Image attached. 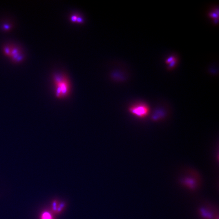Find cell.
I'll list each match as a JSON object with an SVG mask.
<instances>
[{
	"label": "cell",
	"instance_id": "6",
	"mask_svg": "<svg viewBox=\"0 0 219 219\" xmlns=\"http://www.w3.org/2000/svg\"><path fill=\"white\" fill-rule=\"evenodd\" d=\"M218 8L215 7L208 12V15L212 20H213V23L215 24H217L218 21Z\"/></svg>",
	"mask_w": 219,
	"mask_h": 219
},
{
	"label": "cell",
	"instance_id": "3",
	"mask_svg": "<svg viewBox=\"0 0 219 219\" xmlns=\"http://www.w3.org/2000/svg\"><path fill=\"white\" fill-rule=\"evenodd\" d=\"M129 111L135 117L144 118L147 117L149 113V109L146 104L138 103L130 106L129 108Z\"/></svg>",
	"mask_w": 219,
	"mask_h": 219
},
{
	"label": "cell",
	"instance_id": "8",
	"mask_svg": "<svg viewBox=\"0 0 219 219\" xmlns=\"http://www.w3.org/2000/svg\"><path fill=\"white\" fill-rule=\"evenodd\" d=\"M41 219H54L51 213L48 211H45L42 214Z\"/></svg>",
	"mask_w": 219,
	"mask_h": 219
},
{
	"label": "cell",
	"instance_id": "7",
	"mask_svg": "<svg viewBox=\"0 0 219 219\" xmlns=\"http://www.w3.org/2000/svg\"><path fill=\"white\" fill-rule=\"evenodd\" d=\"M179 62V58L177 57L173 60V61L168 64L167 69L169 70H171L177 66Z\"/></svg>",
	"mask_w": 219,
	"mask_h": 219
},
{
	"label": "cell",
	"instance_id": "9",
	"mask_svg": "<svg viewBox=\"0 0 219 219\" xmlns=\"http://www.w3.org/2000/svg\"><path fill=\"white\" fill-rule=\"evenodd\" d=\"M65 206H66V204H65V202H61V203L58 205L56 213L59 214L61 213L63 211L64 208L65 207Z\"/></svg>",
	"mask_w": 219,
	"mask_h": 219
},
{
	"label": "cell",
	"instance_id": "10",
	"mask_svg": "<svg viewBox=\"0 0 219 219\" xmlns=\"http://www.w3.org/2000/svg\"><path fill=\"white\" fill-rule=\"evenodd\" d=\"M178 57L177 55H172L170 56L169 57H168L166 58L165 60V63L166 64H169L171 63L172 61H173V60L176 59V58Z\"/></svg>",
	"mask_w": 219,
	"mask_h": 219
},
{
	"label": "cell",
	"instance_id": "1",
	"mask_svg": "<svg viewBox=\"0 0 219 219\" xmlns=\"http://www.w3.org/2000/svg\"><path fill=\"white\" fill-rule=\"evenodd\" d=\"M53 82L55 88V94L59 99L67 97L70 93V84L69 79L64 74L57 73L54 74Z\"/></svg>",
	"mask_w": 219,
	"mask_h": 219
},
{
	"label": "cell",
	"instance_id": "12",
	"mask_svg": "<svg viewBox=\"0 0 219 219\" xmlns=\"http://www.w3.org/2000/svg\"><path fill=\"white\" fill-rule=\"evenodd\" d=\"M78 17L77 15H73L71 18V21L73 22H76Z\"/></svg>",
	"mask_w": 219,
	"mask_h": 219
},
{
	"label": "cell",
	"instance_id": "4",
	"mask_svg": "<svg viewBox=\"0 0 219 219\" xmlns=\"http://www.w3.org/2000/svg\"><path fill=\"white\" fill-rule=\"evenodd\" d=\"M198 180L194 177H185L181 179V183L183 185L191 190H195L199 185Z\"/></svg>",
	"mask_w": 219,
	"mask_h": 219
},
{
	"label": "cell",
	"instance_id": "2",
	"mask_svg": "<svg viewBox=\"0 0 219 219\" xmlns=\"http://www.w3.org/2000/svg\"><path fill=\"white\" fill-rule=\"evenodd\" d=\"M3 51L13 61L18 63L22 61L24 59V55L21 49L16 46L12 45L5 46L3 48Z\"/></svg>",
	"mask_w": 219,
	"mask_h": 219
},
{
	"label": "cell",
	"instance_id": "11",
	"mask_svg": "<svg viewBox=\"0 0 219 219\" xmlns=\"http://www.w3.org/2000/svg\"><path fill=\"white\" fill-rule=\"evenodd\" d=\"M58 205H59V204H58L57 201V200H54L53 202V203L52 204V209H53V211L54 212L56 213L57 212Z\"/></svg>",
	"mask_w": 219,
	"mask_h": 219
},
{
	"label": "cell",
	"instance_id": "5",
	"mask_svg": "<svg viewBox=\"0 0 219 219\" xmlns=\"http://www.w3.org/2000/svg\"><path fill=\"white\" fill-rule=\"evenodd\" d=\"M199 212L201 217L204 219H214L215 218L213 212L208 208H201Z\"/></svg>",
	"mask_w": 219,
	"mask_h": 219
}]
</instances>
